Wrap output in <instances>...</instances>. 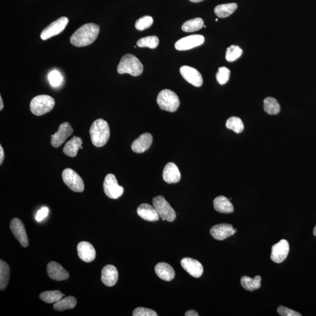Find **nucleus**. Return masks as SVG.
Masks as SVG:
<instances>
[{
    "label": "nucleus",
    "mask_w": 316,
    "mask_h": 316,
    "mask_svg": "<svg viewBox=\"0 0 316 316\" xmlns=\"http://www.w3.org/2000/svg\"><path fill=\"white\" fill-rule=\"evenodd\" d=\"M153 138L149 133H145L138 138L132 144L131 148L134 152L143 153L146 151L151 146Z\"/></svg>",
    "instance_id": "nucleus-20"
},
{
    "label": "nucleus",
    "mask_w": 316,
    "mask_h": 316,
    "mask_svg": "<svg viewBox=\"0 0 316 316\" xmlns=\"http://www.w3.org/2000/svg\"><path fill=\"white\" fill-rule=\"evenodd\" d=\"M83 144L82 140L80 137H73L64 145L63 151L64 154L70 157H75L78 154L79 149L81 148Z\"/></svg>",
    "instance_id": "nucleus-25"
},
{
    "label": "nucleus",
    "mask_w": 316,
    "mask_h": 316,
    "mask_svg": "<svg viewBox=\"0 0 316 316\" xmlns=\"http://www.w3.org/2000/svg\"><path fill=\"white\" fill-rule=\"evenodd\" d=\"M180 72L184 79L195 87H201L202 85V78L197 69L188 66L180 67Z\"/></svg>",
    "instance_id": "nucleus-13"
},
{
    "label": "nucleus",
    "mask_w": 316,
    "mask_h": 316,
    "mask_svg": "<svg viewBox=\"0 0 316 316\" xmlns=\"http://www.w3.org/2000/svg\"><path fill=\"white\" fill-rule=\"evenodd\" d=\"M242 50L238 46L231 45L227 49L226 59L229 62H232L241 57Z\"/></svg>",
    "instance_id": "nucleus-35"
},
{
    "label": "nucleus",
    "mask_w": 316,
    "mask_h": 316,
    "mask_svg": "<svg viewBox=\"0 0 316 316\" xmlns=\"http://www.w3.org/2000/svg\"><path fill=\"white\" fill-rule=\"evenodd\" d=\"M153 206L157 211L162 220L172 222L176 218V214L173 208L162 196H158L153 199Z\"/></svg>",
    "instance_id": "nucleus-6"
},
{
    "label": "nucleus",
    "mask_w": 316,
    "mask_h": 316,
    "mask_svg": "<svg viewBox=\"0 0 316 316\" xmlns=\"http://www.w3.org/2000/svg\"><path fill=\"white\" fill-rule=\"evenodd\" d=\"M203 27L204 21L201 18H196L184 23L182 29L183 31L192 32L197 31V30L201 29Z\"/></svg>",
    "instance_id": "nucleus-31"
},
{
    "label": "nucleus",
    "mask_w": 316,
    "mask_h": 316,
    "mask_svg": "<svg viewBox=\"0 0 316 316\" xmlns=\"http://www.w3.org/2000/svg\"><path fill=\"white\" fill-rule=\"evenodd\" d=\"M204 41V37L201 35H190L177 41L175 44V48L178 51L191 50L201 45Z\"/></svg>",
    "instance_id": "nucleus-11"
},
{
    "label": "nucleus",
    "mask_w": 316,
    "mask_h": 316,
    "mask_svg": "<svg viewBox=\"0 0 316 316\" xmlns=\"http://www.w3.org/2000/svg\"><path fill=\"white\" fill-rule=\"evenodd\" d=\"M216 21H218V19H217V18H216Z\"/></svg>",
    "instance_id": "nucleus-47"
},
{
    "label": "nucleus",
    "mask_w": 316,
    "mask_h": 316,
    "mask_svg": "<svg viewBox=\"0 0 316 316\" xmlns=\"http://www.w3.org/2000/svg\"><path fill=\"white\" fill-rule=\"evenodd\" d=\"M68 23V18L65 17H60L42 30L41 34V39L45 41L54 36L60 34L65 29Z\"/></svg>",
    "instance_id": "nucleus-9"
},
{
    "label": "nucleus",
    "mask_w": 316,
    "mask_h": 316,
    "mask_svg": "<svg viewBox=\"0 0 316 316\" xmlns=\"http://www.w3.org/2000/svg\"><path fill=\"white\" fill-rule=\"evenodd\" d=\"M10 276V267L7 263L0 260V289L4 290L8 284Z\"/></svg>",
    "instance_id": "nucleus-29"
},
{
    "label": "nucleus",
    "mask_w": 316,
    "mask_h": 316,
    "mask_svg": "<svg viewBox=\"0 0 316 316\" xmlns=\"http://www.w3.org/2000/svg\"><path fill=\"white\" fill-rule=\"evenodd\" d=\"M237 8L238 5L236 3L221 4L217 5L214 9V13L219 18H226L234 13Z\"/></svg>",
    "instance_id": "nucleus-26"
},
{
    "label": "nucleus",
    "mask_w": 316,
    "mask_h": 316,
    "mask_svg": "<svg viewBox=\"0 0 316 316\" xmlns=\"http://www.w3.org/2000/svg\"><path fill=\"white\" fill-rule=\"evenodd\" d=\"M64 294L59 290L47 291L39 295L42 301L47 303H55L63 298Z\"/></svg>",
    "instance_id": "nucleus-32"
},
{
    "label": "nucleus",
    "mask_w": 316,
    "mask_h": 316,
    "mask_svg": "<svg viewBox=\"0 0 316 316\" xmlns=\"http://www.w3.org/2000/svg\"><path fill=\"white\" fill-rule=\"evenodd\" d=\"M118 279L117 269L115 266L108 265L104 266L101 272V281L107 287L115 286Z\"/></svg>",
    "instance_id": "nucleus-19"
},
{
    "label": "nucleus",
    "mask_w": 316,
    "mask_h": 316,
    "mask_svg": "<svg viewBox=\"0 0 316 316\" xmlns=\"http://www.w3.org/2000/svg\"><path fill=\"white\" fill-rule=\"evenodd\" d=\"M314 234L316 237V226H315V229L314 230Z\"/></svg>",
    "instance_id": "nucleus-46"
},
{
    "label": "nucleus",
    "mask_w": 316,
    "mask_h": 316,
    "mask_svg": "<svg viewBox=\"0 0 316 316\" xmlns=\"http://www.w3.org/2000/svg\"><path fill=\"white\" fill-rule=\"evenodd\" d=\"M133 315L134 316H157L158 314L151 309L137 308L133 311Z\"/></svg>",
    "instance_id": "nucleus-39"
},
{
    "label": "nucleus",
    "mask_w": 316,
    "mask_h": 316,
    "mask_svg": "<svg viewBox=\"0 0 316 316\" xmlns=\"http://www.w3.org/2000/svg\"><path fill=\"white\" fill-rule=\"evenodd\" d=\"M260 281L261 277L260 276H256L254 279L244 276L241 278V284L245 289L254 291L259 289L260 287Z\"/></svg>",
    "instance_id": "nucleus-28"
},
{
    "label": "nucleus",
    "mask_w": 316,
    "mask_h": 316,
    "mask_svg": "<svg viewBox=\"0 0 316 316\" xmlns=\"http://www.w3.org/2000/svg\"><path fill=\"white\" fill-rule=\"evenodd\" d=\"M144 66L136 57L131 54L124 55L121 58L117 67L119 74L128 73L133 76H139L142 74Z\"/></svg>",
    "instance_id": "nucleus-3"
},
{
    "label": "nucleus",
    "mask_w": 316,
    "mask_h": 316,
    "mask_svg": "<svg viewBox=\"0 0 316 316\" xmlns=\"http://www.w3.org/2000/svg\"><path fill=\"white\" fill-rule=\"evenodd\" d=\"M185 315L186 316H199L198 313L195 311H193V310H190V311L186 312L185 313Z\"/></svg>",
    "instance_id": "nucleus-43"
},
{
    "label": "nucleus",
    "mask_w": 316,
    "mask_h": 316,
    "mask_svg": "<svg viewBox=\"0 0 316 316\" xmlns=\"http://www.w3.org/2000/svg\"><path fill=\"white\" fill-rule=\"evenodd\" d=\"M47 271L49 277L55 281H62L69 278L68 272L56 262L52 261L48 263Z\"/></svg>",
    "instance_id": "nucleus-18"
},
{
    "label": "nucleus",
    "mask_w": 316,
    "mask_h": 316,
    "mask_svg": "<svg viewBox=\"0 0 316 316\" xmlns=\"http://www.w3.org/2000/svg\"><path fill=\"white\" fill-rule=\"evenodd\" d=\"M153 23V18L151 16L143 17L137 21L136 23V29L139 30H144L148 29Z\"/></svg>",
    "instance_id": "nucleus-37"
},
{
    "label": "nucleus",
    "mask_w": 316,
    "mask_h": 316,
    "mask_svg": "<svg viewBox=\"0 0 316 316\" xmlns=\"http://www.w3.org/2000/svg\"><path fill=\"white\" fill-rule=\"evenodd\" d=\"M62 179L68 188L75 192L84 191L85 185L82 177L72 169L67 168L63 171Z\"/></svg>",
    "instance_id": "nucleus-7"
},
{
    "label": "nucleus",
    "mask_w": 316,
    "mask_h": 316,
    "mask_svg": "<svg viewBox=\"0 0 316 316\" xmlns=\"http://www.w3.org/2000/svg\"><path fill=\"white\" fill-rule=\"evenodd\" d=\"M103 188L106 196L110 199H117L123 194L124 188L119 186L115 174H107L104 181Z\"/></svg>",
    "instance_id": "nucleus-8"
},
{
    "label": "nucleus",
    "mask_w": 316,
    "mask_h": 316,
    "mask_svg": "<svg viewBox=\"0 0 316 316\" xmlns=\"http://www.w3.org/2000/svg\"><path fill=\"white\" fill-rule=\"evenodd\" d=\"M77 304V300L75 297L68 296L65 298H62L59 301L54 303V308L55 311H64L66 310L72 309L75 308Z\"/></svg>",
    "instance_id": "nucleus-27"
},
{
    "label": "nucleus",
    "mask_w": 316,
    "mask_h": 316,
    "mask_svg": "<svg viewBox=\"0 0 316 316\" xmlns=\"http://www.w3.org/2000/svg\"><path fill=\"white\" fill-rule=\"evenodd\" d=\"M5 158L4 151L2 146H0V165H2Z\"/></svg>",
    "instance_id": "nucleus-42"
},
{
    "label": "nucleus",
    "mask_w": 316,
    "mask_h": 316,
    "mask_svg": "<svg viewBox=\"0 0 316 316\" xmlns=\"http://www.w3.org/2000/svg\"><path fill=\"white\" fill-rule=\"evenodd\" d=\"M55 101L48 95H39L33 98L30 103V110L33 115L41 116L54 109Z\"/></svg>",
    "instance_id": "nucleus-4"
},
{
    "label": "nucleus",
    "mask_w": 316,
    "mask_h": 316,
    "mask_svg": "<svg viewBox=\"0 0 316 316\" xmlns=\"http://www.w3.org/2000/svg\"><path fill=\"white\" fill-rule=\"evenodd\" d=\"M10 228L15 237L20 242L24 247L29 246V241L28 239L25 227L20 219L15 218L11 220Z\"/></svg>",
    "instance_id": "nucleus-14"
},
{
    "label": "nucleus",
    "mask_w": 316,
    "mask_h": 316,
    "mask_svg": "<svg viewBox=\"0 0 316 316\" xmlns=\"http://www.w3.org/2000/svg\"><path fill=\"white\" fill-rule=\"evenodd\" d=\"M214 207L218 212L230 214L234 211V207L229 199L225 196H220L214 200Z\"/></svg>",
    "instance_id": "nucleus-24"
},
{
    "label": "nucleus",
    "mask_w": 316,
    "mask_h": 316,
    "mask_svg": "<svg viewBox=\"0 0 316 316\" xmlns=\"http://www.w3.org/2000/svg\"><path fill=\"white\" fill-rule=\"evenodd\" d=\"M163 179L168 183H176L181 179V174L176 164L173 162L166 165L163 172Z\"/></svg>",
    "instance_id": "nucleus-21"
},
{
    "label": "nucleus",
    "mask_w": 316,
    "mask_h": 316,
    "mask_svg": "<svg viewBox=\"0 0 316 316\" xmlns=\"http://www.w3.org/2000/svg\"><path fill=\"white\" fill-rule=\"evenodd\" d=\"M49 208L47 207H42L38 211L35 217V219L38 222H41L44 220L48 215Z\"/></svg>",
    "instance_id": "nucleus-41"
},
{
    "label": "nucleus",
    "mask_w": 316,
    "mask_h": 316,
    "mask_svg": "<svg viewBox=\"0 0 316 316\" xmlns=\"http://www.w3.org/2000/svg\"><path fill=\"white\" fill-rule=\"evenodd\" d=\"M278 312L281 316H301L299 313L293 311V310L286 308V307L280 306L278 307Z\"/></svg>",
    "instance_id": "nucleus-40"
},
{
    "label": "nucleus",
    "mask_w": 316,
    "mask_h": 316,
    "mask_svg": "<svg viewBox=\"0 0 316 316\" xmlns=\"http://www.w3.org/2000/svg\"><path fill=\"white\" fill-rule=\"evenodd\" d=\"M230 70L226 67H221L216 74V79L221 85H225L230 79Z\"/></svg>",
    "instance_id": "nucleus-36"
},
{
    "label": "nucleus",
    "mask_w": 316,
    "mask_h": 316,
    "mask_svg": "<svg viewBox=\"0 0 316 316\" xmlns=\"http://www.w3.org/2000/svg\"><path fill=\"white\" fill-rule=\"evenodd\" d=\"M49 81L52 86L57 87L62 84L63 78L60 73L57 70H53L48 75Z\"/></svg>",
    "instance_id": "nucleus-38"
},
{
    "label": "nucleus",
    "mask_w": 316,
    "mask_h": 316,
    "mask_svg": "<svg viewBox=\"0 0 316 316\" xmlns=\"http://www.w3.org/2000/svg\"><path fill=\"white\" fill-rule=\"evenodd\" d=\"M78 256L83 261L91 262L96 258V253L93 245L86 241L80 242L78 245Z\"/></svg>",
    "instance_id": "nucleus-17"
},
{
    "label": "nucleus",
    "mask_w": 316,
    "mask_h": 316,
    "mask_svg": "<svg viewBox=\"0 0 316 316\" xmlns=\"http://www.w3.org/2000/svg\"><path fill=\"white\" fill-rule=\"evenodd\" d=\"M226 127L237 134L241 133L244 129L243 122L237 116H231L229 118L226 122Z\"/></svg>",
    "instance_id": "nucleus-33"
},
{
    "label": "nucleus",
    "mask_w": 316,
    "mask_h": 316,
    "mask_svg": "<svg viewBox=\"0 0 316 316\" xmlns=\"http://www.w3.org/2000/svg\"><path fill=\"white\" fill-rule=\"evenodd\" d=\"M155 271L159 278L166 281L172 280L175 276L173 268L167 263H158L155 266Z\"/></svg>",
    "instance_id": "nucleus-23"
},
{
    "label": "nucleus",
    "mask_w": 316,
    "mask_h": 316,
    "mask_svg": "<svg viewBox=\"0 0 316 316\" xmlns=\"http://www.w3.org/2000/svg\"><path fill=\"white\" fill-rule=\"evenodd\" d=\"M73 133V128L69 122H63L60 125L57 133L51 136V143L52 146L56 148H59Z\"/></svg>",
    "instance_id": "nucleus-10"
},
{
    "label": "nucleus",
    "mask_w": 316,
    "mask_h": 316,
    "mask_svg": "<svg viewBox=\"0 0 316 316\" xmlns=\"http://www.w3.org/2000/svg\"><path fill=\"white\" fill-rule=\"evenodd\" d=\"M157 103L161 110L173 113L179 108L180 100L174 92L165 89L158 95Z\"/></svg>",
    "instance_id": "nucleus-5"
},
{
    "label": "nucleus",
    "mask_w": 316,
    "mask_h": 316,
    "mask_svg": "<svg viewBox=\"0 0 316 316\" xmlns=\"http://www.w3.org/2000/svg\"><path fill=\"white\" fill-rule=\"evenodd\" d=\"M265 112L270 115H277L281 110V106L277 100L273 97H267L263 101Z\"/></svg>",
    "instance_id": "nucleus-30"
},
{
    "label": "nucleus",
    "mask_w": 316,
    "mask_h": 316,
    "mask_svg": "<svg viewBox=\"0 0 316 316\" xmlns=\"http://www.w3.org/2000/svg\"><path fill=\"white\" fill-rule=\"evenodd\" d=\"M100 32V27L97 24H85L77 29L70 38V42L77 47H86L96 41Z\"/></svg>",
    "instance_id": "nucleus-1"
},
{
    "label": "nucleus",
    "mask_w": 316,
    "mask_h": 316,
    "mask_svg": "<svg viewBox=\"0 0 316 316\" xmlns=\"http://www.w3.org/2000/svg\"><path fill=\"white\" fill-rule=\"evenodd\" d=\"M4 107V104H3V101L1 96H0V110H2Z\"/></svg>",
    "instance_id": "nucleus-44"
},
{
    "label": "nucleus",
    "mask_w": 316,
    "mask_h": 316,
    "mask_svg": "<svg viewBox=\"0 0 316 316\" xmlns=\"http://www.w3.org/2000/svg\"><path fill=\"white\" fill-rule=\"evenodd\" d=\"M137 45L140 48L155 49L159 45V38L156 36H147L139 39L137 42Z\"/></svg>",
    "instance_id": "nucleus-34"
},
{
    "label": "nucleus",
    "mask_w": 316,
    "mask_h": 316,
    "mask_svg": "<svg viewBox=\"0 0 316 316\" xmlns=\"http://www.w3.org/2000/svg\"><path fill=\"white\" fill-rule=\"evenodd\" d=\"M237 231V230L233 228L232 226L230 224H220L211 229L210 234L217 240H224L231 237Z\"/></svg>",
    "instance_id": "nucleus-15"
},
{
    "label": "nucleus",
    "mask_w": 316,
    "mask_h": 316,
    "mask_svg": "<svg viewBox=\"0 0 316 316\" xmlns=\"http://www.w3.org/2000/svg\"><path fill=\"white\" fill-rule=\"evenodd\" d=\"M289 245L285 240H282L278 243L273 245L271 259L276 263H282L286 259L289 252Z\"/></svg>",
    "instance_id": "nucleus-12"
},
{
    "label": "nucleus",
    "mask_w": 316,
    "mask_h": 316,
    "mask_svg": "<svg viewBox=\"0 0 316 316\" xmlns=\"http://www.w3.org/2000/svg\"><path fill=\"white\" fill-rule=\"evenodd\" d=\"M180 263L183 268L193 277L200 278L203 272V267L197 260L184 258L181 260Z\"/></svg>",
    "instance_id": "nucleus-16"
},
{
    "label": "nucleus",
    "mask_w": 316,
    "mask_h": 316,
    "mask_svg": "<svg viewBox=\"0 0 316 316\" xmlns=\"http://www.w3.org/2000/svg\"><path fill=\"white\" fill-rule=\"evenodd\" d=\"M137 213L143 219L149 222H156L160 217L154 207L146 203L140 205L137 208Z\"/></svg>",
    "instance_id": "nucleus-22"
},
{
    "label": "nucleus",
    "mask_w": 316,
    "mask_h": 316,
    "mask_svg": "<svg viewBox=\"0 0 316 316\" xmlns=\"http://www.w3.org/2000/svg\"><path fill=\"white\" fill-rule=\"evenodd\" d=\"M90 134L91 142L95 146L105 145L110 136L109 124L103 119H97L91 125Z\"/></svg>",
    "instance_id": "nucleus-2"
},
{
    "label": "nucleus",
    "mask_w": 316,
    "mask_h": 316,
    "mask_svg": "<svg viewBox=\"0 0 316 316\" xmlns=\"http://www.w3.org/2000/svg\"><path fill=\"white\" fill-rule=\"evenodd\" d=\"M189 1L192 2H200L204 1V0H189Z\"/></svg>",
    "instance_id": "nucleus-45"
}]
</instances>
